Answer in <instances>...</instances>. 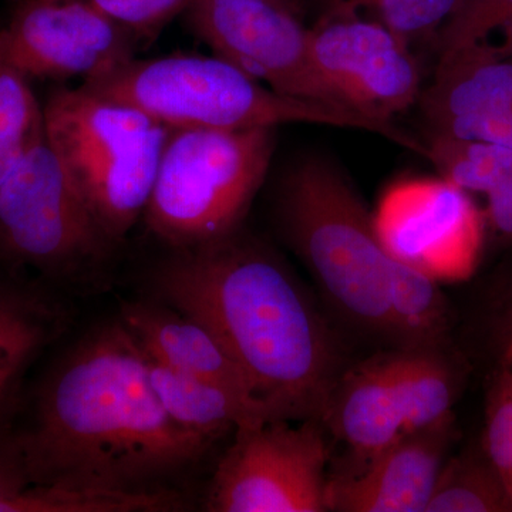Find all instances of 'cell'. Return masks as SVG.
<instances>
[{
  "label": "cell",
  "instance_id": "cell-1",
  "mask_svg": "<svg viewBox=\"0 0 512 512\" xmlns=\"http://www.w3.org/2000/svg\"><path fill=\"white\" fill-rule=\"evenodd\" d=\"M30 484L74 490L163 491L211 441L161 406L147 355L120 320L83 336L37 394L32 427L13 439Z\"/></svg>",
  "mask_w": 512,
  "mask_h": 512
},
{
  "label": "cell",
  "instance_id": "cell-2",
  "mask_svg": "<svg viewBox=\"0 0 512 512\" xmlns=\"http://www.w3.org/2000/svg\"><path fill=\"white\" fill-rule=\"evenodd\" d=\"M158 302L211 330L274 420L323 423L345 372L328 320L271 248L242 228L171 249L151 275Z\"/></svg>",
  "mask_w": 512,
  "mask_h": 512
},
{
  "label": "cell",
  "instance_id": "cell-3",
  "mask_svg": "<svg viewBox=\"0 0 512 512\" xmlns=\"http://www.w3.org/2000/svg\"><path fill=\"white\" fill-rule=\"evenodd\" d=\"M82 87L136 107L168 128L251 130L289 123L325 124L370 131L423 157L427 153L424 141L396 123L285 96L215 55L134 59L117 72Z\"/></svg>",
  "mask_w": 512,
  "mask_h": 512
},
{
  "label": "cell",
  "instance_id": "cell-4",
  "mask_svg": "<svg viewBox=\"0 0 512 512\" xmlns=\"http://www.w3.org/2000/svg\"><path fill=\"white\" fill-rule=\"evenodd\" d=\"M279 227L320 292L352 328L394 343L389 313L392 254L365 202L322 157L293 165L276 198Z\"/></svg>",
  "mask_w": 512,
  "mask_h": 512
},
{
  "label": "cell",
  "instance_id": "cell-5",
  "mask_svg": "<svg viewBox=\"0 0 512 512\" xmlns=\"http://www.w3.org/2000/svg\"><path fill=\"white\" fill-rule=\"evenodd\" d=\"M43 111L47 141L117 244L146 211L171 128L82 86L55 90Z\"/></svg>",
  "mask_w": 512,
  "mask_h": 512
},
{
  "label": "cell",
  "instance_id": "cell-6",
  "mask_svg": "<svg viewBox=\"0 0 512 512\" xmlns=\"http://www.w3.org/2000/svg\"><path fill=\"white\" fill-rule=\"evenodd\" d=\"M274 148L275 128H171L143 215L151 234L175 249L241 228Z\"/></svg>",
  "mask_w": 512,
  "mask_h": 512
},
{
  "label": "cell",
  "instance_id": "cell-7",
  "mask_svg": "<svg viewBox=\"0 0 512 512\" xmlns=\"http://www.w3.org/2000/svg\"><path fill=\"white\" fill-rule=\"evenodd\" d=\"M114 245L45 134L0 185V249L49 274L79 279L103 264Z\"/></svg>",
  "mask_w": 512,
  "mask_h": 512
},
{
  "label": "cell",
  "instance_id": "cell-8",
  "mask_svg": "<svg viewBox=\"0 0 512 512\" xmlns=\"http://www.w3.org/2000/svg\"><path fill=\"white\" fill-rule=\"evenodd\" d=\"M323 427L315 420L239 427L215 470L205 510L328 511L330 451Z\"/></svg>",
  "mask_w": 512,
  "mask_h": 512
},
{
  "label": "cell",
  "instance_id": "cell-9",
  "mask_svg": "<svg viewBox=\"0 0 512 512\" xmlns=\"http://www.w3.org/2000/svg\"><path fill=\"white\" fill-rule=\"evenodd\" d=\"M187 10L215 56L285 96L349 109L313 62L291 0H191Z\"/></svg>",
  "mask_w": 512,
  "mask_h": 512
},
{
  "label": "cell",
  "instance_id": "cell-10",
  "mask_svg": "<svg viewBox=\"0 0 512 512\" xmlns=\"http://www.w3.org/2000/svg\"><path fill=\"white\" fill-rule=\"evenodd\" d=\"M136 37L87 0H19L0 45L26 76L93 82L134 60Z\"/></svg>",
  "mask_w": 512,
  "mask_h": 512
},
{
  "label": "cell",
  "instance_id": "cell-11",
  "mask_svg": "<svg viewBox=\"0 0 512 512\" xmlns=\"http://www.w3.org/2000/svg\"><path fill=\"white\" fill-rule=\"evenodd\" d=\"M373 220L389 254L433 278H466L476 268L484 214L443 177L394 184Z\"/></svg>",
  "mask_w": 512,
  "mask_h": 512
},
{
  "label": "cell",
  "instance_id": "cell-12",
  "mask_svg": "<svg viewBox=\"0 0 512 512\" xmlns=\"http://www.w3.org/2000/svg\"><path fill=\"white\" fill-rule=\"evenodd\" d=\"M311 32L313 62L349 109L393 117L419 101L420 70L410 43L372 19L326 13Z\"/></svg>",
  "mask_w": 512,
  "mask_h": 512
},
{
  "label": "cell",
  "instance_id": "cell-13",
  "mask_svg": "<svg viewBox=\"0 0 512 512\" xmlns=\"http://www.w3.org/2000/svg\"><path fill=\"white\" fill-rule=\"evenodd\" d=\"M453 420L404 434L356 473L329 478L328 511L426 512L453 440Z\"/></svg>",
  "mask_w": 512,
  "mask_h": 512
},
{
  "label": "cell",
  "instance_id": "cell-14",
  "mask_svg": "<svg viewBox=\"0 0 512 512\" xmlns=\"http://www.w3.org/2000/svg\"><path fill=\"white\" fill-rule=\"evenodd\" d=\"M120 319L136 336L147 355L158 362L220 383L247 399L261 403L241 367L217 336L198 320L161 302L127 303Z\"/></svg>",
  "mask_w": 512,
  "mask_h": 512
},
{
  "label": "cell",
  "instance_id": "cell-15",
  "mask_svg": "<svg viewBox=\"0 0 512 512\" xmlns=\"http://www.w3.org/2000/svg\"><path fill=\"white\" fill-rule=\"evenodd\" d=\"M323 424L349 447L360 468L402 439V413L386 353L343 372Z\"/></svg>",
  "mask_w": 512,
  "mask_h": 512
},
{
  "label": "cell",
  "instance_id": "cell-16",
  "mask_svg": "<svg viewBox=\"0 0 512 512\" xmlns=\"http://www.w3.org/2000/svg\"><path fill=\"white\" fill-rule=\"evenodd\" d=\"M417 103L433 128L457 117L512 110V55L487 45L440 55L433 82Z\"/></svg>",
  "mask_w": 512,
  "mask_h": 512
},
{
  "label": "cell",
  "instance_id": "cell-17",
  "mask_svg": "<svg viewBox=\"0 0 512 512\" xmlns=\"http://www.w3.org/2000/svg\"><path fill=\"white\" fill-rule=\"evenodd\" d=\"M147 362L151 386L168 416L211 443L239 427L275 421L264 404L220 383L173 369L148 355Z\"/></svg>",
  "mask_w": 512,
  "mask_h": 512
},
{
  "label": "cell",
  "instance_id": "cell-18",
  "mask_svg": "<svg viewBox=\"0 0 512 512\" xmlns=\"http://www.w3.org/2000/svg\"><path fill=\"white\" fill-rule=\"evenodd\" d=\"M427 160L444 180L487 200L485 224L500 237L512 238V148L434 134Z\"/></svg>",
  "mask_w": 512,
  "mask_h": 512
},
{
  "label": "cell",
  "instance_id": "cell-19",
  "mask_svg": "<svg viewBox=\"0 0 512 512\" xmlns=\"http://www.w3.org/2000/svg\"><path fill=\"white\" fill-rule=\"evenodd\" d=\"M387 365L402 413L404 434L453 420L458 392L456 367L444 349H393Z\"/></svg>",
  "mask_w": 512,
  "mask_h": 512
},
{
  "label": "cell",
  "instance_id": "cell-20",
  "mask_svg": "<svg viewBox=\"0 0 512 512\" xmlns=\"http://www.w3.org/2000/svg\"><path fill=\"white\" fill-rule=\"evenodd\" d=\"M46 303L0 285V439L15 403L20 380L39 350L63 325Z\"/></svg>",
  "mask_w": 512,
  "mask_h": 512
},
{
  "label": "cell",
  "instance_id": "cell-21",
  "mask_svg": "<svg viewBox=\"0 0 512 512\" xmlns=\"http://www.w3.org/2000/svg\"><path fill=\"white\" fill-rule=\"evenodd\" d=\"M387 299L396 349H444L450 313L436 278L393 256Z\"/></svg>",
  "mask_w": 512,
  "mask_h": 512
},
{
  "label": "cell",
  "instance_id": "cell-22",
  "mask_svg": "<svg viewBox=\"0 0 512 512\" xmlns=\"http://www.w3.org/2000/svg\"><path fill=\"white\" fill-rule=\"evenodd\" d=\"M426 512H512V501L481 447L444 461Z\"/></svg>",
  "mask_w": 512,
  "mask_h": 512
},
{
  "label": "cell",
  "instance_id": "cell-23",
  "mask_svg": "<svg viewBox=\"0 0 512 512\" xmlns=\"http://www.w3.org/2000/svg\"><path fill=\"white\" fill-rule=\"evenodd\" d=\"M29 82L0 45V185L46 134L45 111Z\"/></svg>",
  "mask_w": 512,
  "mask_h": 512
},
{
  "label": "cell",
  "instance_id": "cell-24",
  "mask_svg": "<svg viewBox=\"0 0 512 512\" xmlns=\"http://www.w3.org/2000/svg\"><path fill=\"white\" fill-rule=\"evenodd\" d=\"M483 450L512 501V367L495 365L487 400Z\"/></svg>",
  "mask_w": 512,
  "mask_h": 512
},
{
  "label": "cell",
  "instance_id": "cell-25",
  "mask_svg": "<svg viewBox=\"0 0 512 512\" xmlns=\"http://www.w3.org/2000/svg\"><path fill=\"white\" fill-rule=\"evenodd\" d=\"M511 15L512 0H461L439 32L440 55L483 43Z\"/></svg>",
  "mask_w": 512,
  "mask_h": 512
},
{
  "label": "cell",
  "instance_id": "cell-26",
  "mask_svg": "<svg viewBox=\"0 0 512 512\" xmlns=\"http://www.w3.org/2000/svg\"><path fill=\"white\" fill-rule=\"evenodd\" d=\"M136 39L156 36L191 0H87Z\"/></svg>",
  "mask_w": 512,
  "mask_h": 512
},
{
  "label": "cell",
  "instance_id": "cell-27",
  "mask_svg": "<svg viewBox=\"0 0 512 512\" xmlns=\"http://www.w3.org/2000/svg\"><path fill=\"white\" fill-rule=\"evenodd\" d=\"M433 133L512 148V110L457 117L433 128Z\"/></svg>",
  "mask_w": 512,
  "mask_h": 512
},
{
  "label": "cell",
  "instance_id": "cell-28",
  "mask_svg": "<svg viewBox=\"0 0 512 512\" xmlns=\"http://www.w3.org/2000/svg\"><path fill=\"white\" fill-rule=\"evenodd\" d=\"M28 474L13 439H0V512H10L19 495L30 487Z\"/></svg>",
  "mask_w": 512,
  "mask_h": 512
},
{
  "label": "cell",
  "instance_id": "cell-29",
  "mask_svg": "<svg viewBox=\"0 0 512 512\" xmlns=\"http://www.w3.org/2000/svg\"><path fill=\"white\" fill-rule=\"evenodd\" d=\"M493 335L497 352L495 365L512 367V282L498 303Z\"/></svg>",
  "mask_w": 512,
  "mask_h": 512
},
{
  "label": "cell",
  "instance_id": "cell-30",
  "mask_svg": "<svg viewBox=\"0 0 512 512\" xmlns=\"http://www.w3.org/2000/svg\"><path fill=\"white\" fill-rule=\"evenodd\" d=\"M375 2H379V0H326L328 13H333V15H349V13H355Z\"/></svg>",
  "mask_w": 512,
  "mask_h": 512
},
{
  "label": "cell",
  "instance_id": "cell-31",
  "mask_svg": "<svg viewBox=\"0 0 512 512\" xmlns=\"http://www.w3.org/2000/svg\"><path fill=\"white\" fill-rule=\"evenodd\" d=\"M498 32H501V36H503L501 42L495 43V45L487 46L493 47L494 50H497V52L505 53V55H512V15L508 16V18L504 20L503 25H501L500 28L495 30L493 35H495V33ZM490 37H488V39H490Z\"/></svg>",
  "mask_w": 512,
  "mask_h": 512
}]
</instances>
